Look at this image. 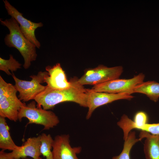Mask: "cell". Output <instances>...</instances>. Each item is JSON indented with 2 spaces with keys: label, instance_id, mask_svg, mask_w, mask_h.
Masks as SVG:
<instances>
[{
  "label": "cell",
  "instance_id": "1",
  "mask_svg": "<svg viewBox=\"0 0 159 159\" xmlns=\"http://www.w3.org/2000/svg\"><path fill=\"white\" fill-rule=\"evenodd\" d=\"M72 85L68 89H52L46 85V89L36 96L34 99L38 107H42L47 110L52 109L57 104L65 102H72L80 106L87 107V101L89 89L79 84L77 79L70 80Z\"/></svg>",
  "mask_w": 159,
  "mask_h": 159
},
{
  "label": "cell",
  "instance_id": "2",
  "mask_svg": "<svg viewBox=\"0 0 159 159\" xmlns=\"http://www.w3.org/2000/svg\"><path fill=\"white\" fill-rule=\"evenodd\" d=\"M0 21L1 24L7 27L9 31L4 38L5 44L19 51L24 59V68L28 69L31 62L37 59L36 47L25 37L20 29L19 23L14 18L11 17L4 20L0 19Z\"/></svg>",
  "mask_w": 159,
  "mask_h": 159
},
{
  "label": "cell",
  "instance_id": "3",
  "mask_svg": "<svg viewBox=\"0 0 159 159\" xmlns=\"http://www.w3.org/2000/svg\"><path fill=\"white\" fill-rule=\"evenodd\" d=\"M14 85L6 82L0 76V116L16 122L20 109L26 105L16 95Z\"/></svg>",
  "mask_w": 159,
  "mask_h": 159
},
{
  "label": "cell",
  "instance_id": "4",
  "mask_svg": "<svg viewBox=\"0 0 159 159\" xmlns=\"http://www.w3.org/2000/svg\"><path fill=\"white\" fill-rule=\"evenodd\" d=\"M36 102L32 101L23 106L19 110L18 120L21 122L22 118L28 119L27 125L36 124L43 125L44 130H48L57 126L59 120L57 116L52 111L38 107Z\"/></svg>",
  "mask_w": 159,
  "mask_h": 159
},
{
  "label": "cell",
  "instance_id": "5",
  "mask_svg": "<svg viewBox=\"0 0 159 159\" xmlns=\"http://www.w3.org/2000/svg\"><path fill=\"white\" fill-rule=\"evenodd\" d=\"M48 75L47 72L40 71L37 75H33L30 77L31 81H26L17 78L13 73L12 76L15 81L14 86L19 92L18 97L23 102L34 100L37 96L46 88L41 84L44 82L45 78Z\"/></svg>",
  "mask_w": 159,
  "mask_h": 159
},
{
  "label": "cell",
  "instance_id": "6",
  "mask_svg": "<svg viewBox=\"0 0 159 159\" xmlns=\"http://www.w3.org/2000/svg\"><path fill=\"white\" fill-rule=\"evenodd\" d=\"M123 72L121 66L108 67L100 65L93 69L87 70L80 79H77L78 84L83 86L94 85L118 79Z\"/></svg>",
  "mask_w": 159,
  "mask_h": 159
},
{
  "label": "cell",
  "instance_id": "7",
  "mask_svg": "<svg viewBox=\"0 0 159 159\" xmlns=\"http://www.w3.org/2000/svg\"><path fill=\"white\" fill-rule=\"evenodd\" d=\"M145 75L140 73L129 79H117L94 85L91 90L94 92L131 95L135 87L143 82Z\"/></svg>",
  "mask_w": 159,
  "mask_h": 159
},
{
  "label": "cell",
  "instance_id": "8",
  "mask_svg": "<svg viewBox=\"0 0 159 159\" xmlns=\"http://www.w3.org/2000/svg\"><path fill=\"white\" fill-rule=\"evenodd\" d=\"M3 1L8 15L14 18L19 23L20 29L25 37L37 48L39 49L41 44L36 37L35 32L37 28L43 26V24L41 22H34L26 19L23 16V14L19 12L7 0Z\"/></svg>",
  "mask_w": 159,
  "mask_h": 159
},
{
  "label": "cell",
  "instance_id": "9",
  "mask_svg": "<svg viewBox=\"0 0 159 159\" xmlns=\"http://www.w3.org/2000/svg\"><path fill=\"white\" fill-rule=\"evenodd\" d=\"M134 96L126 93L113 94L105 92H97L89 89L87 101L88 111L86 118L89 119L97 107L121 99L131 100Z\"/></svg>",
  "mask_w": 159,
  "mask_h": 159
},
{
  "label": "cell",
  "instance_id": "10",
  "mask_svg": "<svg viewBox=\"0 0 159 159\" xmlns=\"http://www.w3.org/2000/svg\"><path fill=\"white\" fill-rule=\"evenodd\" d=\"M68 134L58 135L53 139L52 153L54 159H79L77 155L81 151L80 147H72Z\"/></svg>",
  "mask_w": 159,
  "mask_h": 159
},
{
  "label": "cell",
  "instance_id": "11",
  "mask_svg": "<svg viewBox=\"0 0 159 159\" xmlns=\"http://www.w3.org/2000/svg\"><path fill=\"white\" fill-rule=\"evenodd\" d=\"M45 69L48 74L44 80L47 86L52 89L59 90L68 89L71 87L72 82L71 80H67L60 63H57L52 67L47 66Z\"/></svg>",
  "mask_w": 159,
  "mask_h": 159
},
{
  "label": "cell",
  "instance_id": "12",
  "mask_svg": "<svg viewBox=\"0 0 159 159\" xmlns=\"http://www.w3.org/2000/svg\"><path fill=\"white\" fill-rule=\"evenodd\" d=\"M41 145V135L30 138L19 149L13 150L9 154L14 159H21L28 157L33 159H42Z\"/></svg>",
  "mask_w": 159,
  "mask_h": 159
},
{
  "label": "cell",
  "instance_id": "13",
  "mask_svg": "<svg viewBox=\"0 0 159 159\" xmlns=\"http://www.w3.org/2000/svg\"><path fill=\"white\" fill-rule=\"evenodd\" d=\"M143 138L145 139L143 151L146 159H159V134L141 131L139 139L140 141Z\"/></svg>",
  "mask_w": 159,
  "mask_h": 159
},
{
  "label": "cell",
  "instance_id": "14",
  "mask_svg": "<svg viewBox=\"0 0 159 159\" xmlns=\"http://www.w3.org/2000/svg\"><path fill=\"white\" fill-rule=\"evenodd\" d=\"M9 130L5 118L0 116V148L4 150H8L12 151L19 149L20 146L14 142Z\"/></svg>",
  "mask_w": 159,
  "mask_h": 159
},
{
  "label": "cell",
  "instance_id": "15",
  "mask_svg": "<svg viewBox=\"0 0 159 159\" xmlns=\"http://www.w3.org/2000/svg\"><path fill=\"white\" fill-rule=\"evenodd\" d=\"M139 93L144 94L151 100L156 102L159 98V83L154 81H148L136 85L133 93Z\"/></svg>",
  "mask_w": 159,
  "mask_h": 159
},
{
  "label": "cell",
  "instance_id": "16",
  "mask_svg": "<svg viewBox=\"0 0 159 159\" xmlns=\"http://www.w3.org/2000/svg\"><path fill=\"white\" fill-rule=\"evenodd\" d=\"M123 149L118 155L113 157L112 159H130V152L133 145L140 141L137 138L135 131H131L127 138L124 140Z\"/></svg>",
  "mask_w": 159,
  "mask_h": 159
},
{
  "label": "cell",
  "instance_id": "17",
  "mask_svg": "<svg viewBox=\"0 0 159 159\" xmlns=\"http://www.w3.org/2000/svg\"><path fill=\"white\" fill-rule=\"evenodd\" d=\"M41 135V152L46 159H54L52 151V144L53 139L51 135L44 133Z\"/></svg>",
  "mask_w": 159,
  "mask_h": 159
},
{
  "label": "cell",
  "instance_id": "18",
  "mask_svg": "<svg viewBox=\"0 0 159 159\" xmlns=\"http://www.w3.org/2000/svg\"><path fill=\"white\" fill-rule=\"evenodd\" d=\"M21 64L15 59L13 56L10 54L9 59H5L0 57V70L4 72L8 75H12L10 72L16 71L21 68Z\"/></svg>",
  "mask_w": 159,
  "mask_h": 159
},
{
  "label": "cell",
  "instance_id": "19",
  "mask_svg": "<svg viewBox=\"0 0 159 159\" xmlns=\"http://www.w3.org/2000/svg\"><path fill=\"white\" fill-rule=\"evenodd\" d=\"M137 129L148 132L151 134H159V122L155 123H146L138 128Z\"/></svg>",
  "mask_w": 159,
  "mask_h": 159
},
{
  "label": "cell",
  "instance_id": "20",
  "mask_svg": "<svg viewBox=\"0 0 159 159\" xmlns=\"http://www.w3.org/2000/svg\"><path fill=\"white\" fill-rule=\"evenodd\" d=\"M4 151L1 150L0 151V159H14L10 155L9 153L6 152Z\"/></svg>",
  "mask_w": 159,
  "mask_h": 159
},
{
  "label": "cell",
  "instance_id": "21",
  "mask_svg": "<svg viewBox=\"0 0 159 159\" xmlns=\"http://www.w3.org/2000/svg\"><path fill=\"white\" fill-rule=\"evenodd\" d=\"M33 159L32 158H29L27 157V158H22V159Z\"/></svg>",
  "mask_w": 159,
  "mask_h": 159
}]
</instances>
